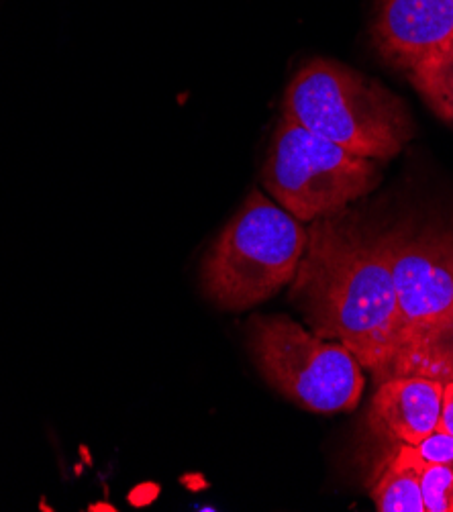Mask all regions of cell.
Segmentation results:
<instances>
[{
	"label": "cell",
	"instance_id": "1",
	"mask_svg": "<svg viewBox=\"0 0 453 512\" xmlns=\"http://www.w3.org/2000/svg\"><path fill=\"white\" fill-rule=\"evenodd\" d=\"M290 298L315 335L345 345L362 368L394 370L405 339L382 233L341 213L313 221Z\"/></svg>",
	"mask_w": 453,
	"mask_h": 512
},
{
	"label": "cell",
	"instance_id": "2",
	"mask_svg": "<svg viewBox=\"0 0 453 512\" xmlns=\"http://www.w3.org/2000/svg\"><path fill=\"white\" fill-rule=\"evenodd\" d=\"M282 115L356 156L388 162L413 139L409 109L378 80L347 64L315 58L284 92Z\"/></svg>",
	"mask_w": 453,
	"mask_h": 512
},
{
	"label": "cell",
	"instance_id": "3",
	"mask_svg": "<svg viewBox=\"0 0 453 512\" xmlns=\"http://www.w3.org/2000/svg\"><path fill=\"white\" fill-rule=\"evenodd\" d=\"M307 243L302 221L251 190L207 253L203 290L225 311H247L292 282Z\"/></svg>",
	"mask_w": 453,
	"mask_h": 512
},
{
	"label": "cell",
	"instance_id": "4",
	"mask_svg": "<svg viewBox=\"0 0 453 512\" xmlns=\"http://www.w3.org/2000/svg\"><path fill=\"white\" fill-rule=\"evenodd\" d=\"M266 190L302 223L339 215L374 192L382 180L376 160L300 127L282 115L262 170Z\"/></svg>",
	"mask_w": 453,
	"mask_h": 512
},
{
	"label": "cell",
	"instance_id": "5",
	"mask_svg": "<svg viewBox=\"0 0 453 512\" xmlns=\"http://www.w3.org/2000/svg\"><path fill=\"white\" fill-rule=\"evenodd\" d=\"M247 345L266 382L300 408L319 415L354 411L366 378L358 357L288 317H254Z\"/></svg>",
	"mask_w": 453,
	"mask_h": 512
},
{
	"label": "cell",
	"instance_id": "6",
	"mask_svg": "<svg viewBox=\"0 0 453 512\" xmlns=\"http://www.w3.org/2000/svg\"><path fill=\"white\" fill-rule=\"evenodd\" d=\"M402 317V351L390 376L423 374L453 321V233H382Z\"/></svg>",
	"mask_w": 453,
	"mask_h": 512
},
{
	"label": "cell",
	"instance_id": "7",
	"mask_svg": "<svg viewBox=\"0 0 453 512\" xmlns=\"http://www.w3.org/2000/svg\"><path fill=\"white\" fill-rule=\"evenodd\" d=\"M453 39V0H378L372 41L380 58L409 72Z\"/></svg>",
	"mask_w": 453,
	"mask_h": 512
},
{
	"label": "cell",
	"instance_id": "8",
	"mask_svg": "<svg viewBox=\"0 0 453 512\" xmlns=\"http://www.w3.org/2000/svg\"><path fill=\"white\" fill-rule=\"evenodd\" d=\"M443 380L388 376L370 404V429L386 441L419 445L439 427Z\"/></svg>",
	"mask_w": 453,
	"mask_h": 512
},
{
	"label": "cell",
	"instance_id": "9",
	"mask_svg": "<svg viewBox=\"0 0 453 512\" xmlns=\"http://www.w3.org/2000/svg\"><path fill=\"white\" fill-rule=\"evenodd\" d=\"M425 459L415 445L398 443L376 470L370 496L378 512H425L421 470Z\"/></svg>",
	"mask_w": 453,
	"mask_h": 512
},
{
	"label": "cell",
	"instance_id": "10",
	"mask_svg": "<svg viewBox=\"0 0 453 512\" xmlns=\"http://www.w3.org/2000/svg\"><path fill=\"white\" fill-rule=\"evenodd\" d=\"M405 74L427 107L453 127V39Z\"/></svg>",
	"mask_w": 453,
	"mask_h": 512
},
{
	"label": "cell",
	"instance_id": "11",
	"mask_svg": "<svg viewBox=\"0 0 453 512\" xmlns=\"http://www.w3.org/2000/svg\"><path fill=\"white\" fill-rule=\"evenodd\" d=\"M421 494L425 512H453V472L441 464H427L421 470Z\"/></svg>",
	"mask_w": 453,
	"mask_h": 512
},
{
	"label": "cell",
	"instance_id": "12",
	"mask_svg": "<svg viewBox=\"0 0 453 512\" xmlns=\"http://www.w3.org/2000/svg\"><path fill=\"white\" fill-rule=\"evenodd\" d=\"M415 447L427 464H441L453 472V435L437 429Z\"/></svg>",
	"mask_w": 453,
	"mask_h": 512
},
{
	"label": "cell",
	"instance_id": "13",
	"mask_svg": "<svg viewBox=\"0 0 453 512\" xmlns=\"http://www.w3.org/2000/svg\"><path fill=\"white\" fill-rule=\"evenodd\" d=\"M423 376L437 378V380H443V376L453 378V347L445 349V351H437V355L433 357Z\"/></svg>",
	"mask_w": 453,
	"mask_h": 512
},
{
	"label": "cell",
	"instance_id": "14",
	"mask_svg": "<svg viewBox=\"0 0 453 512\" xmlns=\"http://www.w3.org/2000/svg\"><path fill=\"white\" fill-rule=\"evenodd\" d=\"M439 431L453 435V378L443 382V400H441V417Z\"/></svg>",
	"mask_w": 453,
	"mask_h": 512
},
{
	"label": "cell",
	"instance_id": "15",
	"mask_svg": "<svg viewBox=\"0 0 453 512\" xmlns=\"http://www.w3.org/2000/svg\"><path fill=\"white\" fill-rule=\"evenodd\" d=\"M449 333H453V321H451V331Z\"/></svg>",
	"mask_w": 453,
	"mask_h": 512
}]
</instances>
